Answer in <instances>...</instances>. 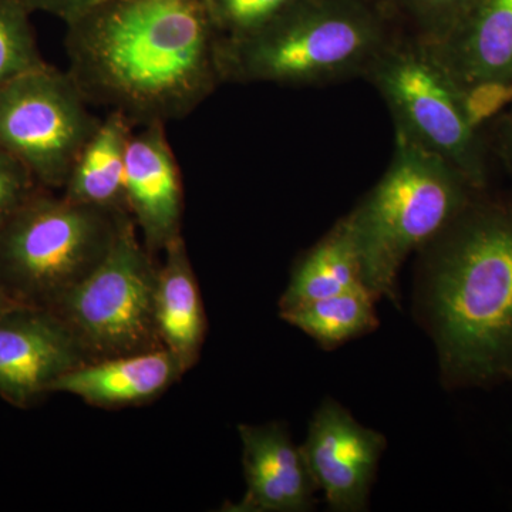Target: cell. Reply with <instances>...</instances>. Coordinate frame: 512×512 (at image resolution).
Instances as JSON below:
<instances>
[{
    "mask_svg": "<svg viewBox=\"0 0 512 512\" xmlns=\"http://www.w3.org/2000/svg\"><path fill=\"white\" fill-rule=\"evenodd\" d=\"M302 453L333 511L366 510L386 440L332 399L319 407Z\"/></svg>",
    "mask_w": 512,
    "mask_h": 512,
    "instance_id": "cell-10",
    "label": "cell"
},
{
    "mask_svg": "<svg viewBox=\"0 0 512 512\" xmlns=\"http://www.w3.org/2000/svg\"><path fill=\"white\" fill-rule=\"evenodd\" d=\"M90 362L52 309L18 305L0 316V396L13 406H32L60 377Z\"/></svg>",
    "mask_w": 512,
    "mask_h": 512,
    "instance_id": "cell-9",
    "label": "cell"
},
{
    "mask_svg": "<svg viewBox=\"0 0 512 512\" xmlns=\"http://www.w3.org/2000/svg\"><path fill=\"white\" fill-rule=\"evenodd\" d=\"M22 2L30 12L40 10V12L50 13L64 20L67 25L73 20L82 18L103 0H22Z\"/></svg>",
    "mask_w": 512,
    "mask_h": 512,
    "instance_id": "cell-23",
    "label": "cell"
},
{
    "mask_svg": "<svg viewBox=\"0 0 512 512\" xmlns=\"http://www.w3.org/2000/svg\"><path fill=\"white\" fill-rule=\"evenodd\" d=\"M69 72L45 63L0 87V150L18 158L40 187L63 190L99 126Z\"/></svg>",
    "mask_w": 512,
    "mask_h": 512,
    "instance_id": "cell-8",
    "label": "cell"
},
{
    "mask_svg": "<svg viewBox=\"0 0 512 512\" xmlns=\"http://www.w3.org/2000/svg\"><path fill=\"white\" fill-rule=\"evenodd\" d=\"M376 299L363 286L355 291L282 309L281 316L315 339L322 348L335 349L377 328Z\"/></svg>",
    "mask_w": 512,
    "mask_h": 512,
    "instance_id": "cell-18",
    "label": "cell"
},
{
    "mask_svg": "<svg viewBox=\"0 0 512 512\" xmlns=\"http://www.w3.org/2000/svg\"><path fill=\"white\" fill-rule=\"evenodd\" d=\"M363 286L366 285L355 241L348 222L343 218L293 269L291 281L279 305L282 311L355 291Z\"/></svg>",
    "mask_w": 512,
    "mask_h": 512,
    "instance_id": "cell-17",
    "label": "cell"
},
{
    "mask_svg": "<svg viewBox=\"0 0 512 512\" xmlns=\"http://www.w3.org/2000/svg\"><path fill=\"white\" fill-rule=\"evenodd\" d=\"M40 188L18 158L0 150V228Z\"/></svg>",
    "mask_w": 512,
    "mask_h": 512,
    "instance_id": "cell-22",
    "label": "cell"
},
{
    "mask_svg": "<svg viewBox=\"0 0 512 512\" xmlns=\"http://www.w3.org/2000/svg\"><path fill=\"white\" fill-rule=\"evenodd\" d=\"M204 0H103L67 23V72L136 127L180 120L222 83Z\"/></svg>",
    "mask_w": 512,
    "mask_h": 512,
    "instance_id": "cell-1",
    "label": "cell"
},
{
    "mask_svg": "<svg viewBox=\"0 0 512 512\" xmlns=\"http://www.w3.org/2000/svg\"><path fill=\"white\" fill-rule=\"evenodd\" d=\"M498 143H500V153L503 154L505 163L512 170V114L501 124Z\"/></svg>",
    "mask_w": 512,
    "mask_h": 512,
    "instance_id": "cell-24",
    "label": "cell"
},
{
    "mask_svg": "<svg viewBox=\"0 0 512 512\" xmlns=\"http://www.w3.org/2000/svg\"><path fill=\"white\" fill-rule=\"evenodd\" d=\"M165 123L133 131L128 141L124 201L151 254L181 235L183 178L165 133Z\"/></svg>",
    "mask_w": 512,
    "mask_h": 512,
    "instance_id": "cell-11",
    "label": "cell"
},
{
    "mask_svg": "<svg viewBox=\"0 0 512 512\" xmlns=\"http://www.w3.org/2000/svg\"><path fill=\"white\" fill-rule=\"evenodd\" d=\"M137 231L127 215L106 258L52 309L92 362L164 348L156 319L158 266Z\"/></svg>",
    "mask_w": 512,
    "mask_h": 512,
    "instance_id": "cell-7",
    "label": "cell"
},
{
    "mask_svg": "<svg viewBox=\"0 0 512 512\" xmlns=\"http://www.w3.org/2000/svg\"><path fill=\"white\" fill-rule=\"evenodd\" d=\"M511 89H512V82H511Z\"/></svg>",
    "mask_w": 512,
    "mask_h": 512,
    "instance_id": "cell-26",
    "label": "cell"
},
{
    "mask_svg": "<svg viewBox=\"0 0 512 512\" xmlns=\"http://www.w3.org/2000/svg\"><path fill=\"white\" fill-rule=\"evenodd\" d=\"M19 303H16L13 301L12 298L8 295V293L5 292V289L0 286V316L3 315V313H6L10 311V309L15 308V306H18Z\"/></svg>",
    "mask_w": 512,
    "mask_h": 512,
    "instance_id": "cell-25",
    "label": "cell"
},
{
    "mask_svg": "<svg viewBox=\"0 0 512 512\" xmlns=\"http://www.w3.org/2000/svg\"><path fill=\"white\" fill-rule=\"evenodd\" d=\"M30 13L22 0H0V87L46 63L37 47Z\"/></svg>",
    "mask_w": 512,
    "mask_h": 512,
    "instance_id": "cell-19",
    "label": "cell"
},
{
    "mask_svg": "<svg viewBox=\"0 0 512 512\" xmlns=\"http://www.w3.org/2000/svg\"><path fill=\"white\" fill-rule=\"evenodd\" d=\"M392 113L396 133L446 160L476 191L487 184L480 128L468 114L463 89L423 42H389L365 74Z\"/></svg>",
    "mask_w": 512,
    "mask_h": 512,
    "instance_id": "cell-6",
    "label": "cell"
},
{
    "mask_svg": "<svg viewBox=\"0 0 512 512\" xmlns=\"http://www.w3.org/2000/svg\"><path fill=\"white\" fill-rule=\"evenodd\" d=\"M134 126L120 111H109L74 161L63 197L76 204L127 212L124 175Z\"/></svg>",
    "mask_w": 512,
    "mask_h": 512,
    "instance_id": "cell-16",
    "label": "cell"
},
{
    "mask_svg": "<svg viewBox=\"0 0 512 512\" xmlns=\"http://www.w3.org/2000/svg\"><path fill=\"white\" fill-rule=\"evenodd\" d=\"M187 372L167 348L94 360L66 373L50 393H67L100 407L150 402Z\"/></svg>",
    "mask_w": 512,
    "mask_h": 512,
    "instance_id": "cell-14",
    "label": "cell"
},
{
    "mask_svg": "<svg viewBox=\"0 0 512 512\" xmlns=\"http://www.w3.org/2000/svg\"><path fill=\"white\" fill-rule=\"evenodd\" d=\"M424 46L460 89L511 84L512 0H477L446 36Z\"/></svg>",
    "mask_w": 512,
    "mask_h": 512,
    "instance_id": "cell-13",
    "label": "cell"
},
{
    "mask_svg": "<svg viewBox=\"0 0 512 512\" xmlns=\"http://www.w3.org/2000/svg\"><path fill=\"white\" fill-rule=\"evenodd\" d=\"M244 448L247 493L227 510L237 512H302L312 510L318 490L302 448L295 447L279 424L239 426Z\"/></svg>",
    "mask_w": 512,
    "mask_h": 512,
    "instance_id": "cell-12",
    "label": "cell"
},
{
    "mask_svg": "<svg viewBox=\"0 0 512 512\" xmlns=\"http://www.w3.org/2000/svg\"><path fill=\"white\" fill-rule=\"evenodd\" d=\"M363 0H302L264 29L218 45L222 83L319 86L363 74L389 43Z\"/></svg>",
    "mask_w": 512,
    "mask_h": 512,
    "instance_id": "cell-3",
    "label": "cell"
},
{
    "mask_svg": "<svg viewBox=\"0 0 512 512\" xmlns=\"http://www.w3.org/2000/svg\"><path fill=\"white\" fill-rule=\"evenodd\" d=\"M476 192L453 165L396 133L386 173L345 217L363 282L380 298H396L407 256L426 247L473 200Z\"/></svg>",
    "mask_w": 512,
    "mask_h": 512,
    "instance_id": "cell-4",
    "label": "cell"
},
{
    "mask_svg": "<svg viewBox=\"0 0 512 512\" xmlns=\"http://www.w3.org/2000/svg\"><path fill=\"white\" fill-rule=\"evenodd\" d=\"M127 215L40 188L0 228V286L19 305L55 309L106 258Z\"/></svg>",
    "mask_w": 512,
    "mask_h": 512,
    "instance_id": "cell-5",
    "label": "cell"
},
{
    "mask_svg": "<svg viewBox=\"0 0 512 512\" xmlns=\"http://www.w3.org/2000/svg\"><path fill=\"white\" fill-rule=\"evenodd\" d=\"M420 33L421 42L441 39L460 22L477 0H394Z\"/></svg>",
    "mask_w": 512,
    "mask_h": 512,
    "instance_id": "cell-21",
    "label": "cell"
},
{
    "mask_svg": "<svg viewBox=\"0 0 512 512\" xmlns=\"http://www.w3.org/2000/svg\"><path fill=\"white\" fill-rule=\"evenodd\" d=\"M302 0H204L221 42L252 36Z\"/></svg>",
    "mask_w": 512,
    "mask_h": 512,
    "instance_id": "cell-20",
    "label": "cell"
},
{
    "mask_svg": "<svg viewBox=\"0 0 512 512\" xmlns=\"http://www.w3.org/2000/svg\"><path fill=\"white\" fill-rule=\"evenodd\" d=\"M426 247L444 373L467 386L512 379V202L473 198Z\"/></svg>",
    "mask_w": 512,
    "mask_h": 512,
    "instance_id": "cell-2",
    "label": "cell"
},
{
    "mask_svg": "<svg viewBox=\"0 0 512 512\" xmlns=\"http://www.w3.org/2000/svg\"><path fill=\"white\" fill-rule=\"evenodd\" d=\"M164 254L163 265L158 266L156 291L158 335L164 348L190 370L200 357L207 329L200 288L183 235L171 241Z\"/></svg>",
    "mask_w": 512,
    "mask_h": 512,
    "instance_id": "cell-15",
    "label": "cell"
}]
</instances>
